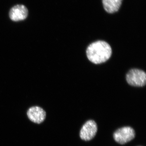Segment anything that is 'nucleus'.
Returning a JSON list of instances; mask_svg holds the SVG:
<instances>
[{"label": "nucleus", "instance_id": "f257e3e1", "mask_svg": "<svg viewBox=\"0 0 146 146\" xmlns=\"http://www.w3.org/2000/svg\"><path fill=\"white\" fill-rule=\"evenodd\" d=\"M86 52L90 61L95 64H100L109 59L112 54V49L107 42L98 41L89 45Z\"/></svg>", "mask_w": 146, "mask_h": 146}, {"label": "nucleus", "instance_id": "f03ea898", "mask_svg": "<svg viewBox=\"0 0 146 146\" xmlns=\"http://www.w3.org/2000/svg\"><path fill=\"white\" fill-rule=\"evenodd\" d=\"M126 80L131 86L142 87L146 84V73L138 69H131L127 74Z\"/></svg>", "mask_w": 146, "mask_h": 146}, {"label": "nucleus", "instance_id": "7ed1b4c3", "mask_svg": "<svg viewBox=\"0 0 146 146\" xmlns=\"http://www.w3.org/2000/svg\"><path fill=\"white\" fill-rule=\"evenodd\" d=\"M135 136V131L130 127H124L119 129L113 135L115 141L120 144L126 143L133 139Z\"/></svg>", "mask_w": 146, "mask_h": 146}, {"label": "nucleus", "instance_id": "20e7f679", "mask_svg": "<svg viewBox=\"0 0 146 146\" xmlns=\"http://www.w3.org/2000/svg\"><path fill=\"white\" fill-rule=\"evenodd\" d=\"M98 131L96 123L93 120H89L85 123L80 130V136L82 140L89 141L94 138Z\"/></svg>", "mask_w": 146, "mask_h": 146}, {"label": "nucleus", "instance_id": "39448f33", "mask_svg": "<svg viewBox=\"0 0 146 146\" xmlns=\"http://www.w3.org/2000/svg\"><path fill=\"white\" fill-rule=\"evenodd\" d=\"M28 15L27 8L23 5H18L13 7L9 12V17L15 22L25 20Z\"/></svg>", "mask_w": 146, "mask_h": 146}, {"label": "nucleus", "instance_id": "423d86ee", "mask_svg": "<svg viewBox=\"0 0 146 146\" xmlns=\"http://www.w3.org/2000/svg\"><path fill=\"white\" fill-rule=\"evenodd\" d=\"M27 115L31 121L38 124L44 121L46 117V112L39 106H34L30 108L28 110Z\"/></svg>", "mask_w": 146, "mask_h": 146}, {"label": "nucleus", "instance_id": "0eeeda50", "mask_svg": "<svg viewBox=\"0 0 146 146\" xmlns=\"http://www.w3.org/2000/svg\"><path fill=\"white\" fill-rule=\"evenodd\" d=\"M123 0H102L105 10L109 13H114L119 9Z\"/></svg>", "mask_w": 146, "mask_h": 146}]
</instances>
